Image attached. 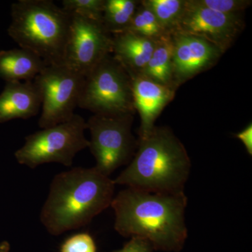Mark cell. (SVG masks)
Returning a JSON list of instances; mask_svg holds the SVG:
<instances>
[{
	"mask_svg": "<svg viewBox=\"0 0 252 252\" xmlns=\"http://www.w3.org/2000/svg\"><path fill=\"white\" fill-rule=\"evenodd\" d=\"M61 252H97V248L90 234L81 233L67 238L61 245Z\"/></svg>",
	"mask_w": 252,
	"mask_h": 252,
	"instance_id": "cell-22",
	"label": "cell"
},
{
	"mask_svg": "<svg viewBox=\"0 0 252 252\" xmlns=\"http://www.w3.org/2000/svg\"><path fill=\"white\" fill-rule=\"evenodd\" d=\"M86 129L85 119L75 114L67 122L28 135L14 157L18 163L31 169L51 162L71 167L76 155L89 148Z\"/></svg>",
	"mask_w": 252,
	"mask_h": 252,
	"instance_id": "cell-5",
	"label": "cell"
},
{
	"mask_svg": "<svg viewBox=\"0 0 252 252\" xmlns=\"http://www.w3.org/2000/svg\"><path fill=\"white\" fill-rule=\"evenodd\" d=\"M126 31L140 34L155 41L170 34L162 28L152 11L141 1Z\"/></svg>",
	"mask_w": 252,
	"mask_h": 252,
	"instance_id": "cell-19",
	"label": "cell"
},
{
	"mask_svg": "<svg viewBox=\"0 0 252 252\" xmlns=\"http://www.w3.org/2000/svg\"><path fill=\"white\" fill-rule=\"evenodd\" d=\"M191 162L185 145L165 126H156L137 140V148L115 185L157 193L185 191Z\"/></svg>",
	"mask_w": 252,
	"mask_h": 252,
	"instance_id": "cell-3",
	"label": "cell"
},
{
	"mask_svg": "<svg viewBox=\"0 0 252 252\" xmlns=\"http://www.w3.org/2000/svg\"><path fill=\"white\" fill-rule=\"evenodd\" d=\"M133 114L97 115L86 122L90 131L89 149L95 159L94 167L103 175L128 165L135 155L137 140L132 133Z\"/></svg>",
	"mask_w": 252,
	"mask_h": 252,
	"instance_id": "cell-7",
	"label": "cell"
},
{
	"mask_svg": "<svg viewBox=\"0 0 252 252\" xmlns=\"http://www.w3.org/2000/svg\"><path fill=\"white\" fill-rule=\"evenodd\" d=\"M172 54L173 43L172 34L163 36L156 41L153 54L143 73L141 74L177 91L173 83Z\"/></svg>",
	"mask_w": 252,
	"mask_h": 252,
	"instance_id": "cell-16",
	"label": "cell"
},
{
	"mask_svg": "<svg viewBox=\"0 0 252 252\" xmlns=\"http://www.w3.org/2000/svg\"><path fill=\"white\" fill-rule=\"evenodd\" d=\"M187 205L185 191L149 193L127 187L111 204L115 215L114 229L126 238L147 240L157 251H182L188 238Z\"/></svg>",
	"mask_w": 252,
	"mask_h": 252,
	"instance_id": "cell-1",
	"label": "cell"
},
{
	"mask_svg": "<svg viewBox=\"0 0 252 252\" xmlns=\"http://www.w3.org/2000/svg\"><path fill=\"white\" fill-rule=\"evenodd\" d=\"M41 107V94L34 80L6 82L0 94V124L28 119L37 115Z\"/></svg>",
	"mask_w": 252,
	"mask_h": 252,
	"instance_id": "cell-13",
	"label": "cell"
},
{
	"mask_svg": "<svg viewBox=\"0 0 252 252\" xmlns=\"http://www.w3.org/2000/svg\"><path fill=\"white\" fill-rule=\"evenodd\" d=\"M140 2L137 0H104V27L112 34L127 31Z\"/></svg>",
	"mask_w": 252,
	"mask_h": 252,
	"instance_id": "cell-17",
	"label": "cell"
},
{
	"mask_svg": "<svg viewBox=\"0 0 252 252\" xmlns=\"http://www.w3.org/2000/svg\"><path fill=\"white\" fill-rule=\"evenodd\" d=\"M115 186L94 167L58 174L41 208V223L54 236L85 226L111 206Z\"/></svg>",
	"mask_w": 252,
	"mask_h": 252,
	"instance_id": "cell-2",
	"label": "cell"
},
{
	"mask_svg": "<svg viewBox=\"0 0 252 252\" xmlns=\"http://www.w3.org/2000/svg\"><path fill=\"white\" fill-rule=\"evenodd\" d=\"M162 28L168 34L177 31L186 9L187 0H143Z\"/></svg>",
	"mask_w": 252,
	"mask_h": 252,
	"instance_id": "cell-18",
	"label": "cell"
},
{
	"mask_svg": "<svg viewBox=\"0 0 252 252\" xmlns=\"http://www.w3.org/2000/svg\"><path fill=\"white\" fill-rule=\"evenodd\" d=\"M10 250H11V245L9 242L4 240L0 243V252H9Z\"/></svg>",
	"mask_w": 252,
	"mask_h": 252,
	"instance_id": "cell-25",
	"label": "cell"
},
{
	"mask_svg": "<svg viewBox=\"0 0 252 252\" xmlns=\"http://www.w3.org/2000/svg\"><path fill=\"white\" fill-rule=\"evenodd\" d=\"M194 4L225 14H242L252 4L250 0H192Z\"/></svg>",
	"mask_w": 252,
	"mask_h": 252,
	"instance_id": "cell-21",
	"label": "cell"
},
{
	"mask_svg": "<svg viewBox=\"0 0 252 252\" xmlns=\"http://www.w3.org/2000/svg\"><path fill=\"white\" fill-rule=\"evenodd\" d=\"M241 14H222L187 0L177 31L203 38L225 53L245 28Z\"/></svg>",
	"mask_w": 252,
	"mask_h": 252,
	"instance_id": "cell-10",
	"label": "cell"
},
{
	"mask_svg": "<svg viewBox=\"0 0 252 252\" xmlns=\"http://www.w3.org/2000/svg\"><path fill=\"white\" fill-rule=\"evenodd\" d=\"M8 34L46 65L63 64L72 14L51 0H18L11 6Z\"/></svg>",
	"mask_w": 252,
	"mask_h": 252,
	"instance_id": "cell-4",
	"label": "cell"
},
{
	"mask_svg": "<svg viewBox=\"0 0 252 252\" xmlns=\"http://www.w3.org/2000/svg\"><path fill=\"white\" fill-rule=\"evenodd\" d=\"M112 54V34L100 21L72 14L63 65L86 77Z\"/></svg>",
	"mask_w": 252,
	"mask_h": 252,
	"instance_id": "cell-9",
	"label": "cell"
},
{
	"mask_svg": "<svg viewBox=\"0 0 252 252\" xmlns=\"http://www.w3.org/2000/svg\"><path fill=\"white\" fill-rule=\"evenodd\" d=\"M151 244L147 240L137 237H132L124 248L114 252H153Z\"/></svg>",
	"mask_w": 252,
	"mask_h": 252,
	"instance_id": "cell-23",
	"label": "cell"
},
{
	"mask_svg": "<svg viewBox=\"0 0 252 252\" xmlns=\"http://www.w3.org/2000/svg\"><path fill=\"white\" fill-rule=\"evenodd\" d=\"M104 0H63L62 8L71 13L102 22Z\"/></svg>",
	"mask_w": 252,
	"mask_h": 252,
	"instance_id": "cell-20",
	"label": "cell"
},
{
	"mask_svg": "<svg viewBox=\"0 0 252 252\" xmlns=\"http://www.w3.org/2000/svg\"><path fill=\"white\" fill-rule=\"evenodd\" d=\"M130 76L135 111L140 117L139 137L149 133L158 117L175 97L176 91L156 82L143 74Z\"/></svg>",
	"mask_w": 252,
	"mask_h": 252,
	"instance_id": "cell-12",
	"label": "cell"
},
{
	"mask_svg": "<svg viewBox=\"0 0 252 252\" xmlns=\"http://www.w3.org/2000/svg\"><path fill=\"white\" fill-rule=\"evenodd\" d=\"M172 67L175 89L217 64L224 54L200 36L177 31L172 34Z\"/></svg>",
	"mask_w": 252,
	"mask_h": 252,
	"instance_id": "cell-11",
	"label": "cell"
},
{
	"mask_svg": "<svg viewBox=\"0 0 252 252\" xmlns=\"http://www.w3.org/2000/svg\"><path fill=\"white\" fill-rule=\"evenodd\" d=\"M46 66L41 58L26 49L0 51V79L6 82L33 81Z\"/></svg>",
	"mask_w": 252,
	"mask_h": 252,
	"instance_id": "cell-15",
	"label": "cell"
},
{
	"mask_svg": "<svg viewBox=\"0 0 252 252\" xmlns=\"http://www.w3.org/2000/svg\"><path fill=\"white\" fill-rule=\"evenodd\" d=\"M78 107L97 115L135 114L130 76L112 54L86 76Z\"/></svg>",
	"mask_w": 252,
	"mask_h": 252,
	"instance_id": "cell-6",
	"label": "cell"
},
{
	"mask_svg": "<svg viewBox=\"0 0 252 252\" xmlns=\"http://www.w3.org/2000/svg\"><path fill=\"white\" fill-rule=\"evenodd\" d=\"M155 45V41L131 32L112 34V55L129 75L143 73Z\"/></svg>",
	"mask_w": 252,
	"mask_h": 252,
	"instance_id": "cell-14",
	"label": "cell"
},
{
	"mask_svg": "<svg viewBox=\"0 0 252 252\" xmlns=\"http://www.w3.org/2000/svg\"><path fill=\"white\" fill-rule=\"evenodd\" d=\"M235 137L241 141L250 157L252 156V124H250L243 130L235 134Z\"/></svg>",
	"mask_w": 252,
	"mask_h": 252,
	"instance_id": "cell-24",
	"label": "cell"
},
{
	"mask_svg": "<svg viewBox=\"0 0 252 252\" xmlns=\"http://www.w3.org/2000/svg\"><path fill=\"white\" fill-rule=\"evenodd\" d=\"M85 77L61 65H47L34 79L41 94V129L67 122L78 107Z\"/></svg>",
	"mask_w": 252,
	"mask_h": 252,
	"instance_id": "cell-8",
	"label": "cell"
}]
</instances>
